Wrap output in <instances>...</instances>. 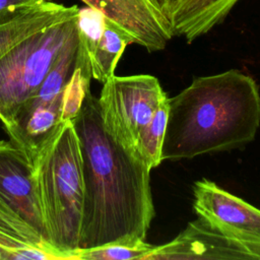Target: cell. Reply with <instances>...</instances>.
<instances>
[{
  "instance_id": "6da1fadb",
  "label": "cell",
  "mask_w": 260,
  "mask_h": 260,
  "mask_svg": "<svg viewBox=\"0 0 260 260\" xmlns=\"http://www.w3.org/2000/svg\"><path fill=\"white\" fill-rule=\"evenodd\" d=\"M72 122L84 181L79 249L145 240L155 214L151 169L106 130L98 98L90 91Z\"/></svg>"
},
{
  "instance_id": "7a4b0ae2",
  "label": "cell",
  "mask_w": 260,
  "mask_h": 260,
  "mask_svg": "<svg viewBox=\"0 0 260 260\" xmlns=\"http://www.w3.org/2000/svg\"><path fill=\"white\" fill-rule=\"evenodd\" d=\"M161 160H179L239 148L254 140L260 125L255 80L237 69L195 78L168 98Z\"/></svg>"
},
{
  "instance_id": "3957f363",
  "label": "cell",
  "mask_w": 260,
  "mask_h": 260,
  "mask_svg": "<svg viewBox=\"0 0 260 260\" xmlns=\"http://www.w3.org/2000/svg\"><path fill=\"white\" fill-rule=\"evenodd\" d=\"M35 177L47 241L64 260L79 249L84 201L83 165L73 122L64 124L35 164Z\"/></svg>"
},
{
  "instance_id": "277c9868",
  "label": "cell",
  "mask_w": 260,
  "mask_h": 260,
  "mask_svg": "<svg viewBox=\"0 0 260 260\" xmlns=\"http://www.w3.org/2000/svg\"><path fill=\"white\" fill-rule=\"evenodd\" d=\"M79 8L22 39L0 56V122L9 127L34 98L67 43L78 32Z\"/></svg>"
},
{
  "instance_id": "5b68a950",
  "label": "cell",
  "mask_w": 260,
  "mask_h": 260,
  "mask_svg": "<svg viewBox=\"0 0 260 260\" xmlns=\"http://www.w3.org/2000/svg\"><path fill=\"white\" fill-rule=\"evenodd\" d=\"M167 98L158 79L152 75H113L103 83L98 101L106 130L137 155L140 133Z\"/></svg>"
},
{
  "instance_id": "8992f818",
  "label": "cell",
  "mask_w": 260,
  "mask_h": 260,
  "mask_svg": "<svg viewBox=\"0 0 260 260\" xmlns=\"http://www.w3.org/2000/svg\"><path fill=\"white\" fill-rule=\"evenodd\" d=\"M193 195L198 216L247 245L260 259V209L207 179L194 183Z\"/></svg>"
},
{
  "instance_id": "52a82bcc",
  "label": "cell",
  "mask_w": 260,
  "mask_h": 260,
  "mask_svg": "<svg viewBox=\"0 0 260 260\" xmlns=\"http://www.w3.org/2000/svg\"><path fill=\"white\" fill-rule=\"evenodd\" d=\"M0 201L47 241L35 167L25 152L10 139H0Z\"/></svg>"
},
{
  "instance_id": "ba28073f",
  "label": "cell",
  "mask_w": 260,
  "mask_h": 260,
  "mask_svg": "<svg viewBox=\"0 0 260 260\" xmlns=\"http://www.w3.org/2000/svg\"><path fill=\"white\" fill-rule=\"evenodd\" d=\"M254 259L257 254L244 243L225 235L198 216L171 242L154 246L142 260Z\"/></svg>"
},
{
  "instance_id": "9c48e42d",
  "label": "cell",
  "mask_w": 260,
  "mask_h": 260,
  "mask_svg": "<svg viewBox=\"0 0 260 260\" xmlns=\"http://www.w3.org/2000/svg\"><path fill=\"white\" fill-rule=\"evenodd\" d=\"M121 26L148 52L160 51L174 37L162 11L142 8L129 0H81Z\"/></svg>"
},
{
  "instance_id": "30bf717a",
  "label": "cell",
  "mask_w": 260,
  "mask_h": 260,
  "mask_svg": "<svg viewBox=\"0 0 260 260\" xmlns=\"http://www.w3.org/2000/svg\"><path fill=\"white\" fill-rule=\"evenodd\" d=\"M61 101L62 96L50 103L30 106L5 128L9 139L25 152L34 167L66 123L61 118Z\"/></svg>"
},
{
  "instance_id": "8fae6325",
  "label": "cell",
  "mask_w": 260,
  "mask_h": 260,
  "mask_svg": "<svg viewBox=\"0 0 260 260\" xmlns=\"http://www.w3.org/2000/svg\"><path fill=\"white\" fill-rule=\"evenodd\" d=\"M64 260L45 238L0 201V260Z\"/></svg>"
},
{
  "instance_id": "7c38bea8",
  "label": "cell",
  "mask_w": 260,
  "mask_h": 260,
  "mask_svg": "<svg viewBox=\"0 0 260 260\" xmlns=\"http://www.w3.org/2000/svg\"><path fill=\"white\" fill-rule=\"evenodd\" d=\"M239 0H176L164 11L173 36L188 43L220 23Z\"/></svg>"
},
{
  "instance_id": "4fadbf2b",
  "label": "cell",
  "mask_w": 260,
  "mask_h": 260,
  "mask_svg": "<svg viewBox=\"0 0 260 260\" xmlns=\"http://www.w3.org/2000/svg\"><path fill=\"white\" fill-rule=\"evenodd\" d=\"M76 10H78L76 5L65 6L48 0L10 20L0 23V56L32 32L71 15Z\"/></svg>"
},
{
  "instance_id": "5bb4252c",
  "label": "cell",
  "mask_w": 260,
  "mask_h": 260,
  "mask_svg": "<svg viewBox=\"0 0 260 260\" xmlns=\"http://www.w3.org/2000/svg\"><path fill=\"white\" fill-rule=\"evenodd\" d=\"M129 44H133L132 38L121 26L106 17L102 37L90 58L92 78L104 83L112 77Z\"/></svg>"
},
{
  "instance_id": "9a60e30c",
  "label": "cell",
  "mask_w": 260,
  "mask_h": 260,
  "mask_svg": "<svg viewBox=\"0 0 260 260\" xmlns=\"http://www.w3.org/2000/svg\"><path fill=\"white\" fill-rule=\"evenodd\" d=\"M91 75L90 59L79 47L75 69L65 85L61 101V118L64 122L72 121L79 113L89 89Z\"/></svg>"
},
{
  "instance_id": "2e32d148",
  "label": "cell",
  "mask_w": 260,
  "mask_h": 260,
  "mask_svg": "<svg viewBox=\"0 0 260 260\" xmlns=\"http://www.w3.org/2000/svg\"><path fill=\"white\" fill-rule=\"evenodd\" d=\"M169 117L168 98L164 100L154 112L153 117L139 135L137 155L152 170L160 165L162 143Z\"/></svg>"
},
{
  "instance_id": "e0dca14e",
  "label": "cell",
  "mask_w": 260,
  "mask_h": 260,
  "mask_svg": "<svg viewBox=\"0 0 260 260\" xmlns=\"http://www.w3.org/2000/svg\"><path fill=\"white\" fill-rule=\"evenodd\" d=\"M154 248L145 240L133 242H115L107 245L79 249L76 251L74 260H142Z\"/></svg>"
},
{
  "instance_id": "ac0fdd59",
  "label": "cell",
  "mask_w": 260,
  "mask_h": 260,
  "mask_svg": "<svg viewBox=\"0 0 260 260\" xmlns=\"http://www.w3.org/2000/svg\"><path fill=\"white\" fill-rule=\"evenodd\" d=\"M48 0H0V23L10 20Z\"/></svg>"
},
{
  "instance_id": "d6986e66",
  "label": "cell",
  "mask_w": 260,
  "mask_h": 260,
  "mask_svg": "<svg viewBox=\"0 0 260 260\" xmlns=\"http://www.w3.org/2000/svg\"><path fill=\"white\" fill-rule=\"evenodd\" d=\"M176 0H166V2H165V4H164V6H162V8H161V10H162V12L166 10V8L168 7V6H170L173 2H175ZM165 14V13H164Z\"/></svg>"
},
{
  "instance_id": "ffe728a7",
  "label": "cell",
  "mask_w": 260,
  "mask_h": 260,
  "mask_svg": "<svg viewBox=\"0 0 260 260\" xmlns=\"http://www.w3.org/2000/svg\"><path fill=\"white\" fill-rule=\"evenodd\" d=\"M165 2H166V0H156V3H157V5L159 6V8H160V9L162 8V6H164ZM161 11H162V10H161Z\"/></svg>"
},
{
  "instance_id": "44dd1931",
  "label": "cell",
  "mask_w": 260,
  "mask_h": 260,
  "mask_svg": "<svg viewBox=\"0 0 260 260\" xmlns=\"http://www.w3.org/2000/svg\"><path fill=\"white\" fill-rule=\"evenodd\" d=\"M152 1H154V2L156 3V0H152ZM156 4H157V3H156ZM157 6H158V5H157ZM158 7H159V6H158Z\"/></svg>"
}]
</instances>
